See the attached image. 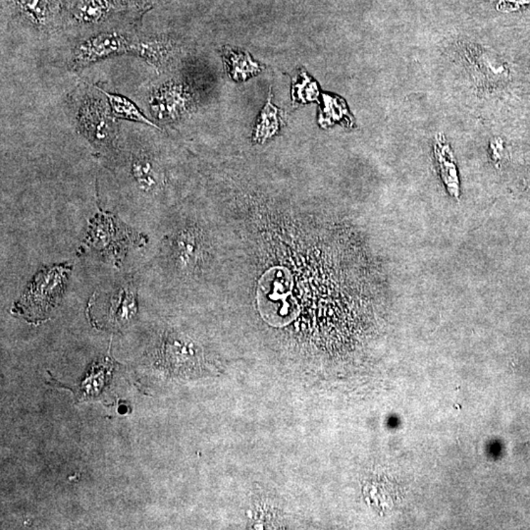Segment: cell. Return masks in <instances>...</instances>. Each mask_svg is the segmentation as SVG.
Here are the masks:
<instances>
[{"mask_svg":"<svg viewBox=\"0 0 530 530\" xmlns=\"http://www.w3.org/2000/svg\"><path fill=\"white\" fill-rule=\"evenodd\" d=\"M62 30L79 36L142 16L126 0H62Z\"/></svg>","mask_w":530,"mask_h":530,"instance_id":"6da1fadb","label":"cell"},{"mask_svg":"<svg viewBox=\"0 0 530 530\" xmlns=\"http://www.w3.org/2000/svg\"><path fill=\"white\" fill-rule=\"evenodd\" d=\"M138 21L111 25L80 36L72 51L69 66L78 70L108 57L132 53L138 37L135 26Z\"/></svg>","mask_w":530,"mask_h":530,"instance_id":"7a4b0ae2","label":"cell"},{"mask_svg":"<svg viewBox=\"0 0 530 530\" xmlns=\"http://www.w3.org/2000/svg\"><path fill=\"white\" fill-rule=\"evenodd\" d=\"M2 12L12 21L41 34L62 30V0H1Z\"/></svg>","mask_w":530,"mask_h":530,"instance_id":"3957f363","label":"cell"},{"mask_svg":"<svg viewBox=\"0 0 530 530\" xmlns=\"http://www.w3.org/2000/svg\"><path fill=\"white\" fill-rule=\"evenodd\" d=\"M291 291V275L286 270L274 269L264 275L257 297L259 308L265 318L278 323L293 318L296 302Z\"/></svg>","mask_w":530,"mask_h":530,"instance_id":"277c9868","label":"cell"},{"mask_svg":"<svg viewBox=\"0 0 530 530\" xmlns=\"http://www.w3.org/2000/svg\"><path fill=\"white\" fill-rule=\"evenodd\" d=\"M195 100L189 86L183 82L170 80L150 91L148 108L155 122L169 123L185 117L194 108Z\"/></svg>","mask_w":530,"mask_h":530,"instance_id":"5b68a950","label":"cell"},{"mask_svg":"<svg viewBox=\"0 0 530 530\" xmlns=\"http://www.w3.org/2000/svg\"><path fill=\"white\" fill-rule=\"evenodd\" d=\"M79 128L98 148L112 147L116 138L114 116L108 101L96 96H86L77 114Z\"/></svg>","mask_w":530,"mask_h":530,"instance_id":"8992f818","label":"cell"},{"mask_svg":"<svg viewBox=\"0 0 530 530\" xmlns=\"http://www.w3.org/2000/svg\"><path fill=\"white\" fill-rule=\"evenodd\" d=\"M66 277V269H49V271L39 272L34 281L30 286L29 291L25 294L21 308L26 306L29 311H44L51 308V304L59 295Z\"/></svg>","mask_w":530,"mask_h":530,"instance_id":"52a82bcc","label":"cell"},{"mask_svg":"<svg viewBox=\"0 0 530 530\" xmlns=\"http://www.w3.org/2000/svg\"><path fill=\"white\" fill-rule=\"evenodd\" d=\"M174 39L164 34L138 36L134 43L132 53L147 61L157 70H166L177 56Z\"/></svg>","mask_w":530,"mask_h":530,"instance_id":"ba28073f","label":"cell"},{"mask_svg":"<svg viewBox=\"0 0 530 530\" xmlns=\"http://www.w3.org/2000/svg\"><path fill=\"white\" fill-rule=\"evenodd\" d=\"M96 89L105 96L114 118L122 119V120L131 121V122L147 124L150 127L160 129L157 124L150 120L130 98L118 95V93H108L98 86Z\"/></svg>","mask_w":530,"mask_h":530,"instance_id":"9c48e42d","label":"cell"},{"mask_svg":"<svg viewBox=\"0 0 530 530\" xmlns=\"http://www.w3.org/2000/svg\"><path fill=\"white\" fill-rule=\"evenodd\" d=\"M223 62L227 75L234 81H245L259 73V66L245 51L231 48L222 49Z\"/></svg>","mask_w":530,"mask_h":530,"instance_id":"30bf717a","label":"cell"},{"mask_svg":"<svg viewBox=\"0 0 530 530\" xmlns=\"http://www.w3.org/2000/svg\"><path fill=\"white\" fill-rule=\"evenodd\" d=\"M132 175L136 182L145 190H155L157 184V172L155 160L145 152L134 153L132 165H131Z\"/></svg>","mask_w":530,"mask_h":530,"instance_id":"8fae6325","label":"cell"},{"mask_svg":"<svg viewBox=\"0 0 530 530\" xmlns=\"http://www.w3.org/2000/svg\"><path fill=\"white\" fill-rule=\"evenodd\" d=\"M267 101L266 106L262 111L261 118H259V125L256 129L257 137H269L273 135L279 128V124L281 122L280 119V110L272 105L271 100Z\"/></svg>","mask_w":530,"mask_h":530,"instance_id":"7c38bea8","label":"cell"},{"mask_svg":"<svg viewBox=\"0 0 530 530\" xmlns=\"http://www.w3.org/2000/svg\"><path fill=\"white\" fill-rule=\"evenodd\" d=\"M128 4L132 7V9L135 10L138 13L143 14L148 12V10L157 6V4L164 1V0H126Z\"/></svg>","mask_w":530,"mask_h":530,"instance_id":"4fadbf2b","label":"cell"},{"mask_svg":"<svg viewBox=\"0 0 530 530\" xmlns=\"http://www.w3.org/2000/svg\"><path fill=\"white\" fill-rule=\"evenodd\" d=\"M504 4V5H509V6H512L511 8H517V7L521 6V5H524L526 4H529L530 0H501V4Z\"/></svg>","mask_w":530,"mask_h":530,"instance_id":"5bb4252c","label":"cell"}]
</instances>
